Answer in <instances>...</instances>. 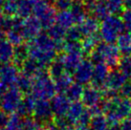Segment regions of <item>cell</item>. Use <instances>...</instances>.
<instances>
[{
    "mask_svg": "<svg viewBox=\"0 0 131 130\" xmlns=\"http://www.w3.org/2000/svg\"><path fill=\"white\" fill-rule=\"evenodd\" d=\"M21 130H42V124L37 120L27 117L24 120V123Z\"/></svg>",
    "mask_w": 131,
    "mask_h": 130,
    "instance_id": "8d00e7d4",
    "label": "cell"
},
{
    "mask_svg": "<svg viewBox=\"0 0 131 130\" xmlns=\"http://www.w3.org/2000/svg\"><path fill=\"white\" fill-rule=\"evenodd\" d=\"M36 103H37V100L32 95H28L22 99L16 112L23 117H29L34 113Z\"/></svg>",
    "mask_w": 131,
    "mask_h": 130,
    "instance_id": "ac0fdd59",
    "label": "cell"
},
{
    "mask_svg": "<svg viewBox=\"0 0 131 130\" xmlns=\"http://www.w3.org/2000/svg\"><path fill=\"white\" fill-rule=\"evenodd\" d=\"M1 11L5 16H8V17L16 16L17 12H18V1L17 0H5Z\"/></svg>",
    "mask_w": 131,
    "mask_h": 130,
    "instance_id": "4dcf8cb0",
    "label": "cell"
},
{
    "mask_svg": "<svg viewBox=\"0 0 131 130\" xmlns=\"http://www.w3.org/2000/svg\"><path fill=\"white\" fill-rule=\"evenodd\" d=\"M19 73L17 71V66L15 64H3L0 70V81L4 83L8 88L15 86Z\"/></svg>",
    "mask_w": 131,
    "mask_h": 130,
    "instance_id": "8fae6325",
    "label": "cell"
},
{
    "mask_svg": "<svg viewBox=\"0 0 131 130\" xmlns=\"http://www.w3.org/2000/svg\"><path fill=\"white\" fill-rule=\"evenodd\" d=\"M120 130H131V118L127 117L121 123Z\"/></svg>",
    "mask_w": 131,
    "mask_h": 130,
    "instance_id": "60d3db41",
    "label": "cell"
},
{
    "mask_svg": "<svg viewBox=\"0 0 131 130\" xmlns=\"http://www.w3.org/2000/svg\"><path fill=\"white\" fill-rule=\"evenodd\" d=\"M34 0H18V12L17 16L26 18L33 14Z\"/></svg>",
    "mask_w": 131,
    "mask_h": 130,
    "instance_id": "1f68e13d",
    "label": "cell"
},
{
    "mask_svg": "<svg viewBox=\"0 0 131 130\" xmlns=\"http://www.w3.org/2000/svg\"><path fill=\"white\" fill-rule=\"evenodd\" d=\"M24 117L18 113H12L11 116H9V121L6 127L9 130H21L23 123H24Z\"/></svg>",
    "mask_w": 131,
    "mask_h": 130,
    "instance_id": "d6a6232c",
    "label": "cell"
},
{
    "mask_svg": "<svg viewBox=\"0 0 131 130\" xmlns=\"http://www.w3.org/2000/svg\"><path fill=\"white\" fill-rule=\"evenodd\" d=\"M82 34L80 32L79 26H73L67 30L66 32V41H80L82 37Z\"/></svg>",
    "mask_w": 131,
    "mask_h": 130,
    "instance_id": "d590c367",
    "label": "cell"
},
{
    "mask_svg": "<svg viewBox=\"0 0 131 130\" xmlns=\"http://www.w3.org/2000/svg\"><path fill=\"white\" fill-rule=\"evenodd\" d=\"M70 12L73 15L74 21L76 24H80L86 18L87 10L86 8L82 6V3H75L70 8Z\"/></svg>",
    "mask_w": 131,
    "mask_h": 130,
    "instance_id": "83f0119b",
    "label": "cell"
},
{
    "mask_svg": "<svg viewBox=\"0 0 131 130\" xmlns=\"http://www.w3.org/2000/svg\"><path fill=\"white\" fill-rule=\"evenodd\" d=\"M94 71V63L91 61V59H82L80 65L77 67L75 72L73 73L74 80L76 82L80 84H87L91 82L92 76Z\"/></svg>",
    "mask_w": 131,
    "mask_h": 130,
    "instance_id": "ba28073f",
    "label": "cell"
},
{
    "mask_svg": "<svg viewBox=\"0 0 131 130\" xmlns=\"http://www.w3.org/2000/svg\"><path fill=\"white\" fill-rule=\"evenodd\" d=\"M34 79L32 77L26 75L25 73H19L17 80L15 82V86L22 92H29L31 91L32 85H33Z\"/></svg>",
    "mask_w": 131,
    "mask_h": 130,
    "instance_id": "f1b7e54d",
    "label": "cell"
},
{
    "mask_svg": "<svg viewBox=\"0 0 131 130\" xmlns=\"http://www.w3.org/2000/svg\"><path fill=\"white\" fill-rule=\"evenodd\" d=\"M42 28L43 27L39 18H37L35 15H30L23 19L22 32L25 39L32 40L35 37H37L40 34V31Z\"/></svg>",
    "mask_w": 131,
    "mask_h": 130,
    "instance_id": "9c48e42d",
    "label": "cell"
},
{
    "mask_svg": "<svg viewBox=\"0 0 131 130\" xmlns=\"http://www.w3.org/2000/svg\"><path fill=\"white\" fill-rule=\"evenodd\" d=\"M124 3L126 9H131V0H124Z\"/></svg>",
    "mask_w": 131,
    "mask_h": 130,
    "instance_id": "7bdbcfd3",
    "label": "cell"
},
{
    "mask_svg": "<svg viewBox=\"0 0 131 130\" xmlns=\"http://www.w3.org/2000/svg\"><path fill=\"white\" fill-rule=\"evenodd\" d=\"M73 3V0H55L54 6L58 10L65 11V10H69L72 7Z\"/></svg>",
    "mask_w": 131,
    "mask_h": 130,
    "instance_id": "74e56055",
    "label": "cell"
},
{
    "mask_svg": "<svg viewBox=\"0 0 131 130\" xmlns=\"http://www.w3.org/2000/svg\"><path fill=\"white\" fill-rule=\"evenodd\" d=\"M15 46L8 40L0 42V64H8L14 59Z\"/></svg>",
    "mask_w": 131,
    "mask_h": 130,
    "instance_id": "e0dca14e",
    "label": "cell"
},
{
    "mask_svg": "<svg viewBox=\"0 0 131 130\" xmlns=\"http://www.w3.org/2000/svg\"><path fill=\"white\" fill-rule=\"evenodd\" d=\"M56 23L66 30L73 27L75 21H74L73 15L70 12V9L65 10V11H60L59 13H58L56 15Z\"/></svg>",
    "mask_w": 131,
    "mask_h": 130,
    "instance_id": "603a6c76",
    "label": "cell"
},
{
    "mask_svg": "<svg viewBox=\"0 0 131 130\" xmlns=\"http://www.w3.org/2000/svg\"><path fill=\"white\" fill-rule=\"evenodd\" d=\"M121 53L118 46L113 43H101L90 54V59L95 64L105 63L110 68H117L121 60Z\"/></svg>",
    "mask_w": 131,
    "mask_h": 130,
    "instance_id": "7a4b0ae2",
    "label": "cell"
},
{
    "mask_svg": "<svg viewBox=\"0 0 131 130\" xmlns=\"http://www.w3.org/2000/svg\"><path fill=\"white\" fill-rule=\"evenodd\" d=\"M34 119L39 122L41 124H48L54 120V112L51 106V102L46 100L37 101L35 110H34Z\"/></svg>",
    "mask_w": 131,
    "mask_h": 130,
    "instance_id": "52a82bcc",
    "label": "cell"
},
{
    "mask_svg": "<svg viewBox=\"0 0 131 130\" xmlns=\"http://www.w3.org/2000/svg\"><path fill=\"white\" fill-rule=\"evenodd\" d=\"M42 130H59L58 127L56 126V124L54 123H50L46 124V126L42 128Z\"/></svg>",
    "mask_w": 131,
    "mask_h": 130,
    "instance_id": "b9f144b4",
    "label": "cell"
},
{
    "mask_svg": "<svg viewBox=\"0 0 131 130\" xmlns=\"http://www.w3.org/2000/svg\"><path fill=\"white\" fill-rule=\"evenodd\" d=\"M126 80H127V77L124 73L121 72L120 70L114 69L109 73L104 89H111V90L119 92L126 84Z\"/></svg>",
    "mask_w": 131,
    "mask_h": 130,
    "instance_id": "5bb4252c",
    "label": "cell"
},
{
    "mask_svg": "<svg viewBox=\"0 0 131 130\" xmlns=\"http://www.w3.org/2000/svg\"><path fill=\"white\" fill-rule=\"evenodd\" d=\"M4 2H5V0H0V10H1V9H2V7H3Z\"/></svg>",
    "mask_w": 131,
    "mask_h": 130,
    "instance_id": "c3c4849f",
    "label": "cell"
},
{
    "mask_svg": "<svg viewBox=\"0 0 131 130\" xmlns=\"http://www.w3.org/2000/svg\"><path fill=\"white\" fill-rule=\"evenodd\" d=\"M56 90L55 81L53 80L48 71L43 72L34 78L33 85L31 88V95L37 101L38 100H46L55 97Z\"/></svg>",
    "mask_w": 131,
    "mask_h": 130,
    "instance_id": "3957f363",
    "label": "cell"
},
{
    "mask_svg": "<svg viewBox=\"0 0 131 130\" xmlns=\"http://www.w3.org/2000/svg\"><path fill=\"white\" fill-rule=\"evenodd\" d=\"M70 100L65 94H58L52 99L51 106L54 112V117L65 116L71 106Z\"/></svg>",
    "mask_w": 131,
    "mask_h": 130,
    "instance_id": "4fadbf2b",
    "label": "cell"
},
{
    "mask_svg": "<svg viewBox=\"0 0 131 130\" xmlns=\"http://www.w3.org/2000/svg\"><path fill=\"white\" fill-rule=\"evenodd\" d=\"M65 67L62 62L60 57H57L54 59V61L49 65V69H48V73L53 80L58 79V77H60L65 73Z\"/></svg>",
    "mask_w": 131,
    "mask_h": 130,
    "instance_id": "484cf974",
    "label": "cell"
},
{
    "mask_svg": "<svg viewBox=\"0 0 131 130\" xmlns=\"http://www.w3.org/2000/svg\"><path fill=\"white\" fill-rule=\"evenodd\" d=\"M125 27L122 16H118L117 15H113L107 16L103 19L100 26V35L102 39H103L107 43H114L119 36L124 34Z\"/></svg>",
    "mask_w": 131,
    "mask_h": 130,
    "instance_id": "277c9868",
    "label": "cell"
},
{
    "mask_svg": "<svg viewBox=\"0 0 131 130\" xmlns=\"http://www.w3.org/2000/svg\"><path fill=\"white\" fill-rule=\"evenodd\" d=\"M84 1H85V0H73L74 3H82Z\"/></svg>",
    "mask_w": 131,
    "mask_h": 130,
    "instance_id": "7dc6e473",
    "label": "cell"
},
{
    "mask_svg": "<svg viewBox=\"0 0 131 130\" xmlns=\"http://www.w3.org/2000/svg\"><path fill=\"white\" fill-rule=\"evenodd\" d=\"M101 35L100 32H96L93 35L83 36V39L81 41L82 50L84 54H91L92 52L96 49V47L101 43Z\"/></svg>",
    "mask_w": 131,
    "mask_h": 130,
    "instance_id": "44dd1931",
    "label": "cell"
},
{
    "mask_svg": "<svg viewBox=\"0 0 131 130\" xmlns=\"http://www.w3.org/2000/svg\"><path fill=\"white\" fill-rule=\"evenodd\" d=\"M122 19L124 21L125 30L131 34V9H126L125 11L123 12Z\"/></svg>",
    "mask_w": 131,
    "mask_h": 130,
    "instance_id": "f35d334b",
    "label": "cell"
},
{
    "mask_svg": "<svg viewBox=\"0 0 131 130\" xmlns=\"http://www.w3.org/2000/svg\"><path fill=\"white\" fill-rule=\"evenodd\" d=\"M83 52H65L60 56L62 62L65 67V71L69 74H73L77 67L82 60Z\"/></svg>",
    "mask_w": 131,
    "mask_h": 130,
    "instance_id": "9a60e30c",
    "label": "cell"
},
{
    "mask_svg": "<svg viewBox=\"0 0 131 130\" xmlns=\"http://www.w3.org/2000/svg\"><path fill=\"white\" fill-rule=\"evenodd\" d=\"M0 130H9L7 128V127H1V128H0Z\"/></svg>",
    "mask_w": 131,
    "mask_h": 130,
    "instance_id": "681fc988",
    "label": "cell"
},
{
    "mask_svg": "<svg viewBox=\"0 0 131 130\" xmlns=\"http://www.w3.org/2000/svg\"><path fill=\"white\" fill-rule=\"evenodd\" d=\"M106 3L111 14L118 15L124 12V0H106Z\"/></svg>",
    "mask_w": 131,
    "mask_h": 130,
    "instance_id": "e575fe53",
    "label": "cell"
},
{
    "mask_svg": "<svg viewBox=\"0 0 131 130\" xmlns=\"http://www.w3.org/2000/svg\"><path fill=\"white\" fill-rule=\"evenodd\" d=\"M1 67H2V65H0V70H1Z\"/></svg>",
    "mask_w": 131,
    "mask_h": 130,
    "instance_id": "f5cc1de1",
    "label": "cell"
},
{
    "mask_svg": "<svg viewBox=\"0 0 131 130\" xmlns=\"http://www.w3.org/2000/svg\"><path fill=\"white\" fill-rule=\"evenodd\" d=\"M30 58V51L28 44H20L15 46V55L13 62L17 67H22L24 62Z\"/></svg>",
    "mask_w": 131,
    "mask_h": 130,
    "instance_id": "d6986e66",
    "label": "cell"
},
{
    "mask_svg": "<svg viewBox=\"0 0 131 130\" xmlns=\"http://www.w3.org/2000/svg\"><path fill=\"white\" fill-rule=\"evenodd\" d=\"M33 14L39 18L45 29H49L56 22L57 9L49 0H34Z\"/></svg>",
    "mask_w": 131,
    "mask_h": 130,
    "instance_id": "5b68a950",
    "label": "cell"
},
{
    "mask_svg": "<svg viewBox=\"0 0 131 130\" xmlns=\"http://www.w3.org/2000/svg\"><path fill=\"white\" fill-rule=\"evenodd\" d=\"M102 110L111 125H119L131 112V100L120 95L113 99H106L102 102Z\"/></svg>",
    "mask_w": 131,
    "mask_h": 130,
    "instance_id": "6da1fadb",
    "label": "cell"
},
{
    "mask_svg": "<svg viewBox=\"0 0 131 130\" xmlns=\"http://www.w3.org/2000/svg\"><path fill=\"white\" fill-rule=\"evenodd\" d=\"M72 83H73V78L69 73L65 72L63 75L55 80L56 90L58 94H65L66 90L69 88Z\"/></svg>",
    "mask_w": 131,
    "mask_h": 130,
    "instance_id": "cb8c5ba5",
    "label": "cell"
},
{
    "mask_svg": "<svg viewBox=\"0 0 131 130\" xmlns=\"http://www.w3.org/2000/svg\"><path fill=\"white\" fill-rule=\"evenodd\" d=\"M78 26H79L82 36H89V35H93V34L98 32L101 25L99 23V19H97L95 16H93V17H86Z\"/></svg>",
    "mask_w": 131,
    "mask_h": 130,
    "instance_id": "2e32d148",
    "label": "cell"
},
{
    "mask_svg": "<svg viewBox=\"0 0 131 130\" xmlns=\"http://www.w3.org/2000/svg\"><path fill=\"white\" fill-rule=\"evenodd\" d=\"M90 128L92 130H107L109 128V121L103 113L93 116L90 121Z\"/></svg>",
    "mask_w": 131,
    "mask_h": 130,
    "instance_id": "d4e9b609",
    "label": "cell"
},
{
    "mask_svg": "<svg viewBox=\"0 0 131 130\" xmlns=\"http://www.w3.org/2000/svg\"><path fill=\"white\" fill-rule=\"evenodd\" d=\"M117 46L123 57L131 55V34L124 32L117 39Z\"/></svg>",
    "mask_w": 131,
    "mask_h": 130,
    "instance_id": "7402d4cb",
    "label": "cell"
},
{
    "mask_svg": "<svg viewBox=\"0 0 131 130\" xmlns=\"http://www.w3.org/2000/svg\"><path fill=\"white\" fill-rule=\"evenodd\" d=\"M8 121H9L8 113H6L3 110H0V128L1 127H6Z\"/></svg>",
    "mask_w": 131,
    "mask_h": 130,
    "instance_id": "ab89813d",
    "label": "cell"
},
{
    "mask_svg": "<svg viewBox=\"0 0 131 130\" xmlns=\"http://www.w3.org/2000/svg\"><path fill=\"white\" fill-rule=\"evenodd\" d=\"M102 98H103V93L99 88L92 85L84 88L80 100L85 106L91 107L94 105L100 104L102 102Z\"/></svg>",
    "mask_w": 131,
    "mask_h": 130,
    "instance_id": "7c38bea8",
    "label": "cell"
},
{
    "mask_svg": "<svg viewBox=\"0 0 131 130\" xmlns=\"http://www.w3.org/2000/svg\"><path fill=\"white\" fill-rule=\"evenodd\" d=\"M107 130H120V126L119 125H111Z\"/></svg>",
    "mask_w": 131,
    "mask_h": 130,
    "instance_id": "f6af8a7d",
    "label": "cell"
},
{
    "mask_svg": "<svg viewBox=\"0 0 131 130\" xmlns=\"http://www.w3.org/2000/svg\"><path fill=\"white\" fill-rule=\"evenodd\" d=\"M91 13L94 15L95 17L99 19V20L105 19L111 14L109 11V8L107 6V3H106V0H101V1L97 2Z\"/></svg>",
    "mask_w": 131,
    "mask_h": 130,
    "instance_id": "4316f807",
    "label": "cell"
},
{
    "mask_svg": "<svg viewBox=\"0 0 131 130\" xmlns=\"http://www.w3.org/2000/svg\"><path fill=\"white\" fill-rule=\"evenodd\" d=\"M83 90H84V88H83V86H82V84H80V83H79V82L72 83L69 86V88L66 90L65 95L67 96V98L69 99L70 101H76L81 99Z\"/></svg>",
    "mask_w": 131,
    "mask_h": 130,
    "instance_id": "f546056e",
    "label": "cell"
},
{
    "mask_svg": "<svg viewBox=\"0 0 131 130\" xmlns=\"http://www.w3.org/2000/svg\"><path fill=\"white\" fill-rule=\"evenodd\" d=\"M75 130H92V129L87 126H78L75 128Z\"/></svg>",
    "mask_w": 131,
    "mask_h": 130,
    "instance_id": "ee69618b",
    "label": "cell"
},
{
    "mask_svg": "<svg viewBox=\"0 0 131 130\" xmlns=\"http://www.w3.org/2000/svg\"><path fill=\"white\" fill-rule=\"evenodd\" d=\"M22 91L15 86L8 88L2 96H0V109L6 113H14L17 110L23 99Z\"/></svg>",
    "mask_w": 131,
    "mask_h": 130,
    "instance_id": "8992f818",
    "label": "cell"
},
{
    "mask_svg": "<svg viewBox=\"0 0 131 130\" xmlns=\"http://www.w3.org/2000/svg\"><path fill=\"white\" fill-rule=\"evenodd\" d=\"M84 106L85 105L83 104V102L80 101H73V103H71V106H70L66 116L71 122L72 125H76L78 123V121L80 118V116L82 115V113L85 111Z\"/></svg>",
    "mask_w": 131,
    "mask_h": 130,
    "instance_id": "ffe728a7",
    "label": "cell"
},
{
    "mask_svg": "<svg viewBox=\"0 0 131 130\" xmlns=\"http://www.w3.org/2000/svg\"><path fill=\"white\" fill-rule=\"evenodd\" d=\"M93 1H96V2H99V1H101V0H93Z\"/></svg>",
    "mask_w": 131,
    "mask_h": 130,
    "instance_id": "f907efd6",
    "label": "cell"
},
{
    "mask_svg": "<svg viewBox=\"0 0 131 130\" xmlns=\"http://www.w3.org/2000/svg\"><path fill=\"white\" fill-rule=\"evenodd\" d=\"M118 68L127 78H131V55L123 57L121 58Z\"/></svg>",
    "mask_w": 131,
    "mask_h": 130,
    "instance_id": "836d02e7",
    "label": "cell"
},
{
    "mask_svg": "<svg viewBox=\"0 0 131 130\" xmlns=\"http://www.w3.org/2000/svg\"><path fill=\"white\" fill-rule=\"evenodd\" d=\"M129 99H130V100H131V94H130V96H129Z\"/></svg>",
    "mask_w": 131,
    "mask_h": 130,
    "instance_id": "816d5d0a",
    "label": "cell"
},
{
    "mask_svg": "<svg viewBox=\"0 0 131 130\" xmlns=\"http://www.w3.org/2000/svg\"><path fill=\"white\" fill-rule=\"evenodd\" d=\"M109 67L105 63H98L94 66L93 76H92V85L99 89H104L107 78L109 76Z\"/></svg>",
    "mask_w": 131,
    "mask_h": 130,
    "instance_id": "30bf717a",
    "label": "cell"
},
{
    "mask_svg": "<svg viewBox=\"0 0 131 130\" xmlns=\"http://www.w3.org/2000/svg\"><path fill=\"white\" fill-rule=\"evenodd\" d=\"M4 36H5V35H4V31L0 30V42H1L2 40H4Z\"/></svg>",
    "mask_w": 131,
    "mask_h": 130,
    "instance_id": "bcb514c9",
    "label": "cell"
}]
</instances>
